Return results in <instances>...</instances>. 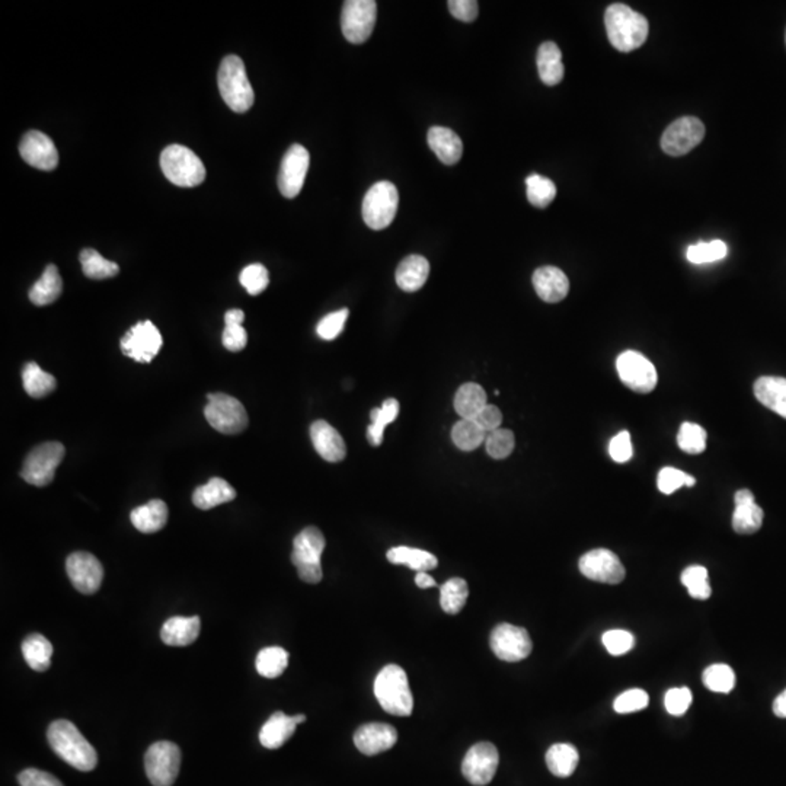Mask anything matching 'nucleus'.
I'll return each mask as SVG.
<instances>
[{
    "instance_id": "nucleus-1",
    "label": "nucleus",
    "mask_w": 786,
    "mask_h": 786,
    "mask_svg": "<svg viewBox=\"0 0 786 786\" xmlns=\"http://www.w3.org/2000/svg\"><path fill=\"white\" fill-rule=\"evenodd\" d=\"M47 739L51 750L80 772H91L98 765V754L94 747L82 736L77 725L67 720L51 722Z\"/></svg>"
},
{
    "instance_id": "nucleus-2",
    "label": "nucleus",
    "mask_w": 786,
    "mask_h": 786,
    "mask_svg": "<svg viewBox=\"0 0 786 786\" xmlns=\"http://www.w3.org/2000/svg\"><path fill=\"white\" fill-rule=\"evenodd\" d=\"M605 26L610 44L622 53L641 47L648 36L647 18L624 4L610 5L606 9Z\"/></svg>"
},
{
    "instance_id": "nucleus-3",
    "label": "nucleus",
    "mask_w": 786,
    "mask_h": 786,
    "mask_svg": "<svg viewBox=\"0 0 786 786\" xmlns=\"http://www.w3.org/2000/svg\"><path fill=\"white\" fill-rule=\"evenodd\" d=\"M374 695L388 714L395 717H410L413 714V693L403 667L396 664L383 667L374 680Z\"/></svg>"
},
{
    "instance_id": "nucleus-4",
    "label": "nucleus",
    "mask_w": 786,
    "mask_h": 786,
    "mask_svg": "<svg viewBox=\"0 0 786 786\" xmlns=\"http://www.w3.org/2000/svg\"><path fill=\"white\" fill-rule=\"evenodd\" d=\"M218 84L221 98L235 113H247L254 106V89L248 79L242 58L232 55L221 60Z\"/></svg>"
},
{
    "instance_id": "nucleus-5",
    "label": "nucleus",
    "mask_w": 786,
    "mask_h": 786,
    "mask_svg": "<svg viewBox=\"0 0 786 786\" xmlns=\"http://www.w3.org/2000/svg\"><path fill=\"white\" fill-rule=\"evenodd\" d=\"M160 168L168 181L191 189L203 184L206 168L196 153L181 145H170L160 155Z\"/></svg>"
},
{
    "instance_id": "nucleus-6",
    "label": "nucleus",
    "mask_w": 786,
    "mask_h": 786,
    "mask_svg": "<svg viewBox=\"0 0 786 786\" xmlns=\"http://www.w3.org/2000/svg\"><path fill=\"white\" fill-rule=\"evenodd\" d=\"M325 537L318 527H306L293 540L291 562L298 569L301 581L308 584H318L322 580V566L321 556L325 551Z\"/></svg>"
},
{
    "instance_id": "nucleus-7",
    "label": "nucleus",
    "mask_w": 786,
    "mask_h": 786,
    "mask_svg": "<svg viewBox=\"0 0 786 786\" xmlns=\"http://www.w3.org/2000/svg\"><path fill=\"white\" fill-rule=\"evenodd\" d=\"M399 194L395 185L379 181L366 192L362 199V220L373 230H383L395 220Z\"/></svg>"
},
{
    "instance_id": "nucleus-8",
    "label": "nucleus",
    "mask_w": 786,
    "mask_h": 786,
    "mask_svg": "<svg viewBox=\"0 0 786 786\" xmlns=\"http://www.w3.org/2000/svg\"><path fill=\"white\" fill-rule=\"evenodd\" d=\"M204 415L209 424L221 434H240L248 427V413L240 401L226 393L207 395Z\"/></svg>"
},
{
    "instance_id": "nucleus-9",
    "label": "nucleus",
    "mask_w": 786,
    "mask_h": 786,
    "mask_svg": "<svg viewBox=\"0 0 786 786\" xmlns=\"http://www.w3.org/2000/svg\"><path fill=\"white\" fill-rule=\"evenodd\" d=\"M65 454L66 449L62 443L38 444L26 454L19 475L29 485L47 486L55 479L56 469L62 464Z\"/></svg>"
},
{
    "instance_id": "nucleus-10",
    "label": "nucleus",
    "mask_w": 786,
    "mask_h": 786,
    "mask_svg": "<svg viewBox=\"0 0 786 786\" xmlns=\"http://www.w3.org/2000/svg\"><path fill=\"white\" fill-rule=\"evenodd\" d=\"M181 768V750L170 741H158L145 754L146 775L153 786H172Z\"/></svg>"
},
{
    "instance_id": "nucleus-11",
    "label": "nucleus",
    "mask_w": 786,
    "mask_h": 786,
    "mask_svg": "<svg viewBox=\"0 0 786 786\" xmlns=\"http://www.w3.org/2000/svg\"><path fill=\"white\" fill-rule=\"evenodd\" d=\"M376 18L374 0H347L341 15L342 34L352 44L366 43L373 33Z\"/></svg>"
},
{
    "instance_id": "nucleus-12",
    "label": "nucleus",
    "mask_w": 786,
    "mask_h": 786,
    "mask_svg": "<svg viewBox=\"0 0 786 786\" xmlns=\"http://www.w3.org/2000/svg\"><path fill=\"white\" fill-rule=\"evenodd\" d=\"M489 645L498 658L507 663H517L527 658L533 649L532 639L525 628L500 624L494 628Z\"/></svg>"
},
{
    "instance_id": "nucleus-13",
    "label": "nucleus",
    "mask_w": 786,
    "mask_h": 786,
    "mask_svg": "<svg viewBox=\"0 0 786 786\" xmlns=\"http://www.w3.org/2000/svg\"><path fill=\"white\" fill-rule=\"evenodd\" d=\"M618 374L625 386L638 393H649L658 382L657 370L647 357L637 352H625L617 360Z\"/></svg>"
},
{
    "instance_id": "nucleus-14",
    "label": "nucleus",
    "mask_w": 786,
    "mask_h": 786,
    "mask_svg": "<svg viewBox=\"0 0 786 786\" xmlns=\"http://www.w3.org/2000/svg\"><path fill=\"white\" fill-rule=\"evenodd\" d=\"M163 340L159 330L150 321H142L131 326L130 330L121 338L120 347L124 354L135 362H152L162 348Z\"/></svg>"
},
{
    "instance_id": "nucleus-15",
    "label": "nucleus",
    "mask_w": 786,
    "mask_h": 786,
    "mask_svg": "<svg viewBox=\"0 0 786 786\" xmlns=\"http://www.w3.org/2000/svg\"><path fill=\"white\" fill-rule=\"evenodd\" d=\"M705 138V126L696 117H683L671 123L661 138V149L670 157H683Z\"/></svg>"
},
{
    "instance_id": "nucleus-16",
    "label": "nucleus",
    "mask_w": 786,
    "mask_h": 786,
    "mask_svg": "<svg viewBox=\"0 0 786 786\" xmlns=\"http://www.w3.org/2000/svg\"><path fill=\"white\" fill-rule=\"evenodd\" d=\"M500 765V754L493 743L475 744L469 749L462 763V773L475 786L488 785Z\"/></svg>"
},
{
    "instance_id": "nucleus-17",
    "label": "nucleus",
    "mask_w": 786,
    "mask_h": 786,
    "mask_svg": "<svg viewBox=\"0 0 786 786\" xmlns=\"http://www.w3.org/2000/svg\"><path fill=\"white\" fill-rule=\"evenodd\" d=\"M578 567L584 577L597 583L619 584L627 576L625 567L618 555L609 549H593L584 554Z\"/></svg>"
},
{
    "instance_id": "nucleus-18",
    "label": "nucleus",
    "mask_w": 786,
    "mask_h": 786,
    "mask_svg": "<svg viewBox=\"0 0 786 786\" xmlns=\"http://www.w3.org/2000/svg\"><path fill=\"white\" fill-rule=\"evenodd\" d=\"M66 571L73 587L82 595H94L101 587L104 568L98 558L89 552H75L66 561Z\"/></svg>"
},
{
    "instance_id": "nucleus-19",
    "label": "nucleus",
    "mask_w": 786,
    "mask_h": 786,
    "mask_svg": "<svg viewBox=\"0 0 786 786\" xmlns=\"http://www.w3.org/2000/svg\"><path fill=\"white\" fill-rule=\"evenodd\" d=\"M309 163H311V157L303 146L293 145L287 150L281 160L279 174L280 192L286 199H294L301 194L308 175Z\"/></svg>"
},
{
    "instance_id": "nucleus-20",
    "label": "nucleus",
    "mask_w": 786,
    "mask_h": 786,
    "mask_svg": "<svg viewBox=\"0 0 786 786\" xmlns=\"http://www.w3.org/2000/svg\"><path fill=\"white\" fill-rule=\"evenodd\" d=\"M22 159L31 167L41 170H53L58 165V152L48 136L41 131L31 130L22 138L19 145Z\"/></svg>"
},
{
    "instance_id": "nucleus-21",
    "label": "nucleus",
    "mask_w": 786,
    "mask_h": 786,
    "mask_svg": "<svg viewBox=\"0 0 786 786\" xmlns=\"http://www.w3.org/2000/svg\"><path fill=\"white\" fill-rule=\"evenodd\" d=\"M398 731L391 724L370 722L360 727L354 734V744L362 754L376 756L395 746Z\"/></svg>"
},
{
    "instance_id": "nucleus-22",
    "label": "nucleus",
    "mask_w": 786,
    "mask_h": 786,
    "mask_svg": "<svg viewBox=\"0 0 786 786\" xmlns=\"http://www.w3.org/2000/svg\"><path fill=\"white\" fill-rule=\"evenodd\" d=\"M311 439L319 456L331 464L344 461L347 456V446L340 433L328 424L326 421H315L311 425Z\"/></svg>"
},
{
    "instance_id": "nucleus-23",
    "label": "nucleus",
    "mask_w": 786,
    "mask_h": 786,
    "mask_svg": "<svg viewBox=\"0 0 786 786\" xmlns=\"http://www.w3.org/2000/svg\"><path fill=\"white\" fill-rule=\"evenodd\" d=\"M533 286L537 296L546 303H558L569 293V280L558 267H540L533 274Z\"/></svg>"
},
{
    "instance_id": "nucleus-24",
    "label": "nucleus",
    "mask_w": 786,
    "mask_h": 786,
    "mask_svg": "<svg viewBox=\"0 0 786 786\" xmlns=\"http://www.w3.org/2000/svg\"><path fill=\"white\" fill-rule=\"evenodd\" d=\"M736 510L732 515V529L740 535H751L758 532L763 525V510L759 507L754 495L749 489H740L734 496Z\"/></svg>"
},
{
    "instance_id": "nucleus-25",
    "label": "nucleus",
    "mask_w": 786,
    "mask_h": 786,
    "mask_svg": "<svg viewBox=\"0 0 786 786\" xmlns=\"http://www.w3.org/2000/svg\"><path fill=\"white\" fill-rule=\"evenodd\" d=\"M428 146L444 165H456L464 155V143L461 138L447 128H434L428 130Z\"/></svg>"
},
{
    "instance_id": "nucleus-26",
    "label": "nucleus",
    "mask_w": 786,
    "mask_h": 786,
    "mask_svg": "<svg viewBox=\"0 0 786 786\" xmlns=\"http://www.w3.org/2000/svg\"><path fill=\"white\" fill-rule=\"evenodd\" d=\"M201 630V620L199 617H174L163 624L160 638L169 647H187L194 644Z\"/></svg>"
},
{
    "instance_id": "nucleus-27",
    "label": "nucleus",
    "mask_w": 786,
    "mask_h": 786,
    "mask_svg": "<svg viewBox=\"0 0 786 786\" xmlns=\"http://www.w3.org/2000/svg\"><path fill=\"white\" fill-rule=\"evenodd\" d=\"M430 262L421 255H410L396 269V284L408 293L420 291L427 283Z\"/></svg>"
},
{
    "instance_id": "nucleus-28",
    "label": "nucleus",
    "mask_w": 786,
    "mask_h": 786,
    "mask_svg": "<svg viewBox=\"0 0 786 786\" xmlns=\"http://www.w3.org/2000/svg\"><path fill=\"white\" fill-rule=\"evenodd\" d=\"M296 727H298L296 718L289 717L284 712H276L269 718V721L262 725L261 731H260V741L265 749L276 750L291 739L294 731H296Z\"/></svg>"
},
{
    "instance_id": "nucleus-29",
    "label": "nucleus",
    "mask_w": 786,
    "mask_h": 786,
    "mask_svg": "<svg viewBox=\"0 0 786 786\" xmlns=\"http://www.w3.org/2000/svg\"><path fill=\"white\" fill-rule=\"evenodd\" d=\"M754 396L761 405L786 420V379L763 376L754 383Z\"/></svg>"
},
{
    "instance_id": "nucleus-30",
    "label": "nucleus",
    "mask_w": 786,
    "mask_h": 786,
    "mask_svg": "<svg viewBox=\"0 0 786 786\" xmlns=\"http://www.w3.org/2000/svg\"><path fill=\"white\" fill-rule=\"evenodd\" d=\"M235 498V488L221 478H211L192 494V503L199 510H211L221 504L230 503Z\"/></svg>"
},
{
    "instance_id": "nucleus-31",
    "label": "nucleus",
    "mask_w": 786,
    "mask_h": 786,
    "mask_svg": "<svg viewBox=\"0 0 786 786\" xmlns=\"http://www.w3.org/2000/svg\"><path fill=\"white\" fill-rule=\"evenodd\" d=\"M536 62L540 79L545 85L555 87L561 84L566 69L562 65L561 50L556 44L552 41L542 44L537 50Z\"/></svg>"
},
{
    "instance_id": "nucleus-32",
    "label": "nucleus",
    "mask_w": 786,
    "mask_h": 786,
    "mask_svg": "<svg viewBox=\"0 0 786 786\" xmlns=\"http://www.w3.org/2000/svg\"><path fill=\"white\" fill-rule=\"evenodd\" d=\"M130 518L138 532H159L168 523V505L162 500L149 501L131 511Z\"/></svg>"
},
{
    "instance_id": "nucleus-33",
    "label": "nucleus",
    "mask_w": 786,
    "mask_h": 786,
    "mask_svg": "<svg viewBox=\"0 0 786 786\" xmlns=\"http://www.w3.org/2000/svg\"><path fill=\"white\" fill-rule=\"evenodd\" d=\"M63 291V281L56 265L50 264L44 270L43 276L31 287L29 301L36 306H47L55 303Z\"/></svg>"
},
{
    "instance_id": "nucleus-34",
    "label": "nucleus",
    "mask_w": 786,
    "mask_h": 786,
    "mask_svg": "<svg viewBox=\"0 0 786 786\" xmlns=\"http://www.w3.org/2000/svg\"><path fill=\"white\" fill-rule=\"evenodd\" d=\"M388 561L395 566H406L417 573H427L439 566V561L430 552L417 549V547L396 546L389 549Z\"/></svg>"
},
{
    "instance_id": "nucleus-35",
    "label": "nucleus",
    "mask_w": 786,
    "mask_h": 786,
    "mask_svg": "<svg viewBox=\"0 0 786 786\" xmlns=\"http://www.w3.org/2000/svg\"><path fill=\"white\" fill-rule=\"evenodd\" d=\"M22 656L34 671H47L51 666L53 645L41 634H31L22 642Z\"/></svg>"
},
{
    "instance_id": "nucleus-36",
    "label": "nucleus",
    "mask_w": 786,
    "mask_h": 786,
    "mask_svg": "<svg viewBox=\"0 0 786 786\" xmlns=\"http://www.w3.org/2000/svg\"><path fill=\"white\" fill-rule=\"evenodd\" d=\"M486 405L485 391L478 383H464L457 389L454 410L462 420H475Z\"/></svg>"
},
{
    "instance_id": "nucleus-37",
    "label": "nucleus",
    "mask_w": 786,
    "mask_h": 786,
    "mask_svg": "<svg viewBox=\"0 0 786 786\" xmlns=\"http://www.w3.org/2000/svg\"><path fill=\"white\" fill-rule=\"evenodd\" d=\"M547 769L551 771L552 775L558 778H569L576 772L578 761H580V754L573 744L558 743L551 746L547 750L546 758Z\"/></svg>"
},
{
    "instance_id": "nucleus-38",
    "label": "nucleus",
    "mask_w": 786,
    "mask_h": 786,
    "mask_svg": "<svg viewBox=\"0 0 786 786\" xmlns=\"http://www.w3.org/2000/svg\"><path fill=\"white\" fill-rule=\"evenodd\" d=\"M22 384L31 398L41 399L55 392L57 382L53 374L44 372L36 362H26L22 370Z\"/></svg>"
},
{
    "instance_id": "nucleus-39",
    "label": "nucleus",
    "mask_w": 786,
    "mask_h": 786,
    "mask_svg": "<svg viewBox=\"0 0 786 786\" xmlns=\"http://www.w3.org/2000/svg\"><path fill=\"white\" fill-rule=\"evenodd\" d=\"M399 403L396 399H386L383 405L374 408L370 413L372 424L367 427V439L372 446H381L386 425L398 418Z\"/></svg>"
},
{
    "instance_id": "nucleus-40",
    "label": "nucleus",
    "mask_w": 786,
    "mask_h": 786,
    "mask_svg": "<svg viewBox=\"0 0 786 786\" xmlns=\"http://www.w3.org/2000/svg\"><path fill=\"white\" fill-rule=\"evenodd\" d=\"M245 313L240 309H230L225 313V331L221 341L226 350L232 352H242L248 344V333L242 326Z\"/></svg>"
},
{
    "instance_id": "nucleus-41",
    "label": "nucleus",
    "mask_w": 786,
    "mask_h": 786,
    "mask_svg": "<svg viewBox=\"0 0 786 786\" xmlns=\"http://www.w3.org/2000/svg\"><path fill=\"white\" fill-rule=\"evenodd\" d=\"M80 264H82V271L87 279H113L120 272V267L116 262L108 261L99 254L98 250H91V248H87L80 252Z\"/></svg>"
},
{
    "instance_id": "nucleus-42",
    "label": "nucleus",
    "mask_w": 786,
    "mask_h": 786,
    "mask_svg": "<svg viewBox=\"0 0 786 786\" xmlns=\"http://www.w3.org/2000/svg\"><path fill=\"white\" fill-rule=\"evenodd\" d=\"M289 666V652L281 647H267L258 652L257 667L258 673L261 674L262 678L276 679L286 671Z\"/></svg>"
},
{
    "instance_id": "nucleus-43",
    "label": "nucleus",
    "mask_w": 786,
    "mask_h": 786,
    "mask_svg": "<svg viewBox=\"0 0 786 786\" xmlns=\"http://www.w3.org/2000/svg\"><path fill=\"white\" fill-rule=\"evenodd\" d=\"M468 583L464 578H450L440 587V606L447 615H457L468 600Z\"/></svg>"
},
{
    "instance_id": "nucleus-44",
    "label": "nucleus",
    "mask_w": 786,
    "mask_h": 786,
    "mask_svg": "<svg viewBox=\"0 0 786 786\" xmlns=\"http://www.w3.org/2000/svg\"><path fill=\"white\" fill-rule=\"evenodd\" d=\"M486 433L475 420H461L452 428V440L457 449L472 452L485 443Z\"/></svg>"
},
{
    "instance_id": "nucleus-45",
    "label": "nucleus",
    "mask_w": 786,
    "mask_h": 786,
    "mask_svg": "<svg viewBox=\"0 0 786 786\" xmlns=\"http://www.w3.org/2000/svg\"><path fill=\"white\" fill-rule=\"evenodd\" d=\"M681 584L688 588L690 597L708 600L712 595L708 569L705 567L690 566L681 573Z\"/></svg>"
},
{
    "instance_id": "nucleus-46",
    "label": "nucleus",
    "mask_w": 786,
    "mask_h": 786,
    "mask_svg": "<svg viewBox=\"0 0 786 786\" xmlns=\"http://www.w3.org/2000/svg\"><path fill=\"white\" fill-rule=\"evenodd\" d=\"M526 187H527V199L530 204L539 209L549 206L556 197V187L554 182L542 175L533 174L527 177Z\"/></svg>"
},
{
    "instance_id": "nucleus-47",
    "label": "nucleus",
    "mask_w": 786,
    "mask_h": 786,
    "mask_svg": "<svg viewBox=\"0 0 786 786\" xmlns=\"http://www.w3.org/2000/svg\"><path fill=\"white\" fill-rule=\"evenodd\" d=\"M703 685L717 693H730L736 686V673L727 664H712L703 671Z\"/></svg>"
},
{
    "instance_id": "nucleus-48",
    "label": "nucleus",
    "mask_w": 786,
    "mask_h": 786,
    "mask_svg": "<svg viewBox=\"0 0 786 786\" xmlns=\"http://www.w3.org/2000/svg\"><path fill=\"white\" fill-rule=\"evenodd\" d=\"M729 248L722 240H712V242H699L686 250V258L692 264H709V262L721 261L727 257Z\"/></svg>"
},
{
    "instance_id": "nucleus-49",
    "label": "nucleus",
    "mask_w": 786,
    "mask_h": 786,
    "mask_svg": "<svg viewBox=\"0 0 786 786\" xmlns=\"http://www.w3.org/2000/svg\"><path fill=\"white\" fill-rule=\"evenodd\" d=\"M678 444L685 454H703L707 449V432L700 425L683 423L679 430Z\"/></svg>"
},
{
    "instance_id": "nucleus-50",
    "label": "nucleus",
    "mask_w": 786,
    "mask_h": 786,
    "mask_svg": "<svg viewBox=\"0 0 786 786\" xmlns=\"http://www.w3.org/2000/svg\"><path fill=\"white\" fill-rule=\"evenodd\" d=\"M515 434L510 430L498 428L495 432L486 434V454L493 457V459H496V461H501V459L510 456L513 454V450H515Z\"/></svg>"
},
{
    "instance_id": "nucleus-51",
    "label": "nucleus",
    "mask_w": 786,
    "mask_h": 786,
    "mask_svg": "<svg viewBox=\"0 0 786 786\" xmlns=\"http://www.w3.org/2000/svg\"><path fill=\"white\" fill-rule=\"evenodd\" d=\"M240 281L250 296H258L269 287V270L262 264L248 265L240 272Z\"/></svg>"
},
{
    "instance_id": "nucleus-52",
    "label": "nucleus",
    "mask_w": 786,
    "mask_h": 786,
    "mask_svg": "<svg viewBox=\"0 0 786 786\" xmlns=\"http://www.w3.org/2000/svg\"><path fill=\"white\" fill-rule=\"evenodd\" d=\"M696 484V479L685 472L679 471L674 468H663L659 471L657 485L659 491L670 495L674 491H678L681 486H693Z\"/></svg>"
},
{
    "instance_id": "nucleus-53",
    "label": "nucleus",
    "mask_w": 786,
    "mask_h": 786,
    "mask_svg": "<svg viewBox=\"0 0 786 786\" xmlns=\"http://www.w3.org/2000/svg\"><path fill=\"white\" fill-rule=\"evenodd\" d=\"M648 693L642 689H630L622 695L618 696L613 703V708L618 714H632L642 710L648 705Z\"/></svg>"
},
{
    "instance_id": "nucleus-54",
    "label": "nucleus",
    "mask_w": 786,
    "mask_h": 786,
    "mask_svg": "<svg viewBox=\"0 0 786 786\" xmlns=\"http://www.w3.org/2000/svg\"><path fill=\"white\" fill-rule=\"evenodd\" d=\"M602 641L612 656H624L634 648L635 645L634 635L624 629L607 630L603 634Z\"/></svg>"
},
{
    "instance_id": "nucleus-55",
    "label": "nucleus",
    "mask_w": 786,
    "mask_h": 786,
    "mask_svg": "<svg viewBox=\"0 0 786 786\" xmlns=\"http://www.w3.org/2000/svg\"><path fill=\"white\" fill-rule=\"evenodd\" d=\"M348 309H341L337 312L330 313L325 318L321 319V322L316 326V332L319 337L325 341H332L342 332L345 322H347Z\"/></svg>"
},
{
    "instance_id": "nucleus-56",
    "label": "nucleus",
    "mask_w": 786,
    "mask_h": 786,
    "mask_svg": "<svg viewBox=\"0 0 786 786\" xmlns=\"http://www.w3.org/2000/svg\"><path fill=\"white\" fill-rule=\"evenodd\" d=\"M690 703H692V692L688 688L670 689V690H667L666 696H664L667 712L674 715V717L686 714Z\"/></svg>"
},
{
    "instance_id": "nucleus-57",
    "label": "nucleus",
    "mask_w": 786,
    "mask_h": 786,
    "mask_svg": "<svg viewBox=\"0 0 786 786\" xmlns=\"http://www.w3.org/2000/svg\"><path fill=\"white\" fill-rule=\"evenodd\" d=\"M18 782L21 786H65L51 773L34 768L22 771L18 775Z\"/></svg>"
},
{
    "instance_id": "nucleus-58",
    "label": "nucleus",
    "mask_w": 786,
    "mask_h": 786,
    "mask_svg": "<svg viewBox=\"0 0 786 786\" xmlns=\"http://www.w3.org/2000/svg\"><path fill=\"white\" fill-rule=\"evenodd\" d=\"M609 454L613 461L618 464H625L630 461V457L634 454L632 443H630L629 432H620L619 434L613 437L609 444Z\"/></svg>"
},
{
    "instance_id": "nucleus-59",
    "label": "nucleus",
    "mask_w": 786,
    "mask_h": 786,
    "mask_svg": "<svg viewBox=\"0 0 786 786\" xmlns=\"http://www.w3.org/2000/svg\"><path fill=\"white\" fill-rule=\"evenodd\" d=\"M447 6L450 14L459 21L474 22L478 18L479 7L476 0H450Z\"/></svg>"
},
{
    "instance_id": "nucleus-60",
    "label": "nucleus",
    "mask_w": 786,
    "mask_h": 786,
    "mask_svg": "<svg viewBox=\"0 0 786 786\" xmlns=\"http://www.w3.org/2000/svg\"><path fill=\"white\" fill-rule=\"evenodd\" d=\"M476 424L488 434V433L495 432L500 428L503 423V413L496 408L495 405H486L481 413L475 418Z\"/></svg>"
},
{
    "instance_id": "nucleus-61",
    "label": "nucleus",
    "mask_w": 786,
    "mask_h": 786,
    "mask_svg": "<svg viewBox=\"0 0 786 786\" xmlns=\"http://www.w3.org/2000/svg\"><path fill=\"white\" fill-rule=\"evenodd\" d=\"M773 712L778 718H786V689L773 702Z\"/></svg>"
},
{
    "instance_id": "nucleus-62",
    "label": "nucleus",
    "mask_w": 786,
    "mask_h": 786,
    "mask_svg": "<svg viewBox=\"0 0 786 786\" xmlns=\"http://www.w3.org/2000/svg\"><path fill=\"white\" fill-rule=\"evenodd\" d=\"M415 584H417L420 588H430L437 586L434 578L427 573H418L417 577H415Z\"/></svg>"
},
{
    "instance_id": "nucleus-63",
    "label": "nucleus",
    "mask_w": 786,
    "mask_h": 786,
    "mask_svg": "<svg viewBox=\"0 0 786 786\" xmlns=\"http://www.w3.org/2000/svg\"><path fill=\"white\" fill-rule=\"evenodd\" d=\"M785 38H786V36H785Z\"/></svg>"
}]
</instances>
